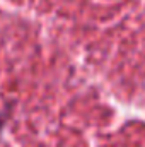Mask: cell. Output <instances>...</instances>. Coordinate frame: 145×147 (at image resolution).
Listing matches in <instances>:
<instances>
[{"label": "cell", "instance_id": "1", "mask_svg": "<svg viewBox=\"0 0 145 147\" xmlns=\"http://www.w3.org/2000/svg\"><path fill=\"white\" fill-rule=\"evenodd\" d=\"M5 120H7V111L0 113V132H2V128H3V125H5Z\"/></svg>", "mask_w": 145, "mask_h": 147}]
</instances>
